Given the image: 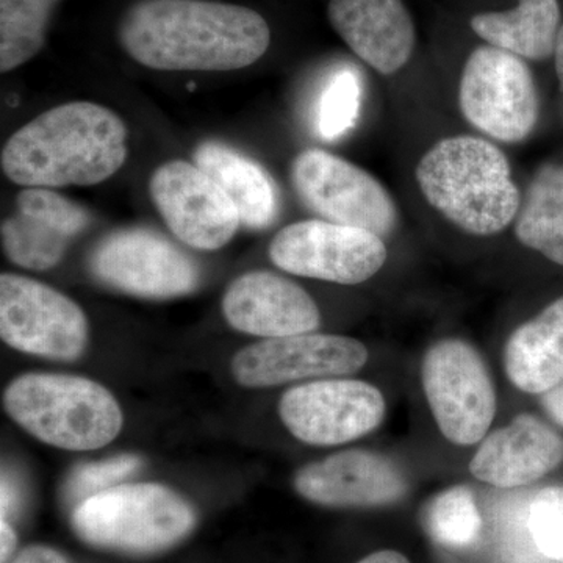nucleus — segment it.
Wrapping results in <instances>:
<instances>
[{"instance_id": "27", "label": "nucleus", "mask_w": 563, "mask_h": 563, "mask_svg": "<svg viewBox=\"0 0 563 563\" xmlns=\"http://www.w3.org/2000/svg\"><path fill=\"white\" fill-rule=\"evenodd\" d=\"M529 532L547 561L563 563V487L543 488L529 503Z\"/></svg>"}, {"instance_id": "32", "label": "nucleus", "mask_w": 563, "mask_h": 563, "mask_svg": "<svg viewBox=\"0 0 563 563\" xmlns=\"http://www.w3.org/2000/svg\"><path fill=\"white\" fill-rule=\"evenodd\" d=\"M542 404L548 415L563 428V380L550 391L543 393Z\"/></svg>"}, {"instance_id": "34", "label": "nucleus", "mask_w": 563, "mask_h": 563, "mask_svg": "<svg viewBox=\"0 0 563 563\" xmlns=\"http://www.w3.org/2000/svg\"><path fill=\"white\" fill-rule=\"evenodd\" d=\"M357 563H410L406 555L398 553V551L383 550L376 553L366 555Z\"/></svg>"}, {"instance_id": "1", "label": "nucleus", "mask_w": 563, "mask_h": 563, "mask_svg": "<svg viewBox=\"0 0 563 563\" xmlns=\"http://www.w3.org/2000/svg\"><path fill=\"white\" fill-rule=\"evenodd\" d=\"M118 40L129 57L158 70H236L272 44L257 11L207 0H139L122 14Z\"/></svg>"}, {"instance_id": "24", "label": "nucleus", "mask_w": 563, "mask_h": 563, "mask_svg": "<svg viewBox=\"0 0 563 563\" xmlns=\"http://www.w3.org/2000/svg\"><path fill=\"white\" fill-rule=\"evenodd\" d=\"M0 232L7 257L33 272H44L57 265L73 239L52 222L21 211L3 221Z\"/></svg>"}, {"instance_id": "11", "label": "nucleus", "mask_w": 563, "mask_h": 563, "mask_svg": "<svg viewBox=\"0 0 563 563\" xmlns=\"http://www.w3.org/2000/svg\"><path fill=\"white\" fill-rule=\"evenodd\" d=\"M92 276L140 298L168 299L198 288L201 272L190 255L147 229L110 233L92 251Z\"/></svg>"}, {"instance_id": "10", "label": "nucleus", "mask_w": 563, "mask_h": 563, "mask_svg": "<svg viewBox=\"0 0 563 563\" xmlns=\"http://www.w3.org/2000/svg\"><path fill=\"white\" fill-rule=\"evenodd\" d=\"M274 265L295 276L357 285L387 262V246L376 233L325 220L285 225L269 244Z\"/></svg>"}, {"instance_id": "33", "label": "nucleus", "mask_w": 563, "mask_h": 563, "mask_svg": "<svg viewBox=\"0 0 563 563\" xmlns=\"http://www.w3.org/2000/svg\"><path fill=\"white\" fill-rule=\"evenodd\" d=\"M14 506H16V490L14 485L11 484L7 474L2 476V490H0V507H2V518L9 520L11 512H13Z\"/></svg>"}, {"instance_id": "4", "label": "nucleus", "mask_w": 563, "mask_h": 563, "mask_svg": "<svg viewBox=\"0 0 563 563\" xmlns=\"http://www.w3.org/2000/svg\"><path fill=\"white\" fill-rule=\"evenodd\" d=\"M3 407L40 442L68 451L107 446L124 421L120 404L103 385L66 374L18 377L3 393Z\"/></svg>"}, {"instance_id": "31", "label": "nucleus", "mask_w": 563, "mask_h": 563, "mask_svg": "<svg viewBox=\"0 0 563 563\" xmlns=\"http://www.w3.org/2000/svg\"><path fill=\"white\" fill-rule=\"evenodd\" d=\"M18 533L9 520L0 521V562L9 563L16 555Z\"/></svg>"}, {"instance_id": "15", "label": "nucleus", "mask_w": 563, "mask_h": 563, "mask_svg": "<svg viewBox=\"0 0 563 563\" xmlns=\"http://www.w3.org/2000/svg\"><path fill=\"white\" fill-rule=\"evenodd\" d=\"M222 313L235 331L279 339L313 332L321 314L298 284L269 272L236 277L222 298Z\"/></svg>"}, {"instance_id": "9", "label": "nucleus", "mask_w": 563, "mask_h": 563, "mask_svg": "<svg viewBox=\"0 0 563 563\" xmlns=\"http://www.w3.org/2000/svg\"><path fill=\"white\" fill-rule=\"evenodd\" d=\"M0 336L25 354L77 361L87 347L88 320L73 299L49 285L2 274Z\"/></svg>"}, {"instance_id": "22", "label": "nucleus", "mask_w": 563, "mask_h": 563, "mask_svg": "<svg viewBox=\"0 0 563 563\" xmlns=\"http://www.w3.org/2000/svg\"><path fill=\"white\" fill-rule=\"evenodd\" d=\"M515 236L563 266V166L544 165L536 173L521 199Z\"/></svg>"}, {"instance_id": "7", "label": "nucleus", "mask_w": 563, "mask_h": 563, "mask_svg": "<svg viewBox=\"0 0 563 563\" xmlns=\"http://www.w3.org/2000/svg\"><path fill=\"white\" fill-rule=\"evenodd\" d=\"M291 184L321 220L365 229L380 239L398 225V207L372 173L322 150H307L291 163Z\"/></svg>"}, {"instance_id": "21", "label": "nucleus", "mask_w": 563, "mask_h": 563, "mask_svg": "<svg viewBox=\"0 0 563 563\" xmlns=\"http://www.w3.org/2000/svg\"><path fill=\"white\" fill-rule=\"evenodd\" d=\"M470 27L488 46L542 62L554 57L561 9L558 0H518L512 10L474 14Z\"/></svg>"}, {"instance_id": "17", "label": "nucleus", "mask_w": 563, "mask_h": 563, "mask_svg": "<svg viewBox=\"0 0 563 563\" xmlns=\"http://www.w3.org/2000/svg\"><path fill=\"white\" fill-rule=\"evenodd\" d=\"M328 18L350 49L384 76L412 58L417 31L402 0H331Z\"/></svg>"}, {"instance_id": "5", "label": "nucleus", "mask_w": 563, "mask_h": 563, "mask_svg": "<svg viewBox=\"0 0 563 563\" xmlns=\"http://www.w3.org/2000/svg\"><path fill=\"white\" fill-rule=\"evenodd\" d=\"M70 525L81 542L117 553H162L187 539L196 512L179 493L154 483L121 484L74 507Z\"/></svg>"}, {"instance_id": "25", "label": "nucleus", "mask_w": 563, "mask_h": 563, "mask_svg": "<svg viewBox=\"0 0 563 563\" xmlns=\"http://www.w3.org/2000/svg\"><path fill=\"white\" fill-rule=\"evenodd\" d=\"M426 528L437 543L462 550L472 547L483 532V517L472 490L453 487L440 493L426 512Z\"/></svg>"}, {"instance_id": "35", "label": "nucleus", "mask_w": 563, "mask_h": 563, "mask_svg": "<svg viewBox=\"0 0 563 563\" xmlns=\"http://www.w3.org/2000/svg\"><path fill=\"white\" fill-rule=\"evenodd\" d=\"M554 65L555 74H558V79L563 87V24L561 25V31H559L558 43H555Z\"/></svg>"}, {"instance_id": "12", "label": "nucleus", "mask_w": 563, "mask_h": 563, "mask_svg": "<svg viewBox=\"0 0 563 563\" xmlns=\"http://www.w3.org/2000/svg\"><path fill=\"white\" fill-rule=\"evenodd\" d=\"M280 420L292 437L313 446H333L361 439L385 418L383 393L372 384L321 379L284 393Z\"/></svg>"}, {"instance_id": "8", "label": "nucleus", "mask_w": 563, "mask_h": 563, "mask_svg": "<svg viewBox=\"0 0 563 563\" xmlns=\"http://www.w3.org/2000/svg\"><path fill=\"white\" fill-rule=\"evenodd\" d=\"M421 377L443 435L461 446L481 442L495 418L496 393L476 347L459 339L433 344L422 361Z\"/></svg>"}, {"instance_id": "20", "label": "nucleus", "mask_w": 563, "mask_h": 563, "mask_svg": "<svg viewBox=\"0 0 563 563\" xmlns=\"http://www.w3.org/2000/svg\"><path fill=\"white\" fill-rule=\"evenodd\" d=\"M507 377L521 391H550L563 380V298L525 322L504 347Z\"/></svg>"}, {"instance_id": "28", "label": "nucleus", "mask_w": 563, "mask_h": 563, "mask_svg": "<svg viewBox=\"0 0 563 563\" xmlns=\"http://www.w3.org/2000/svg\"><path fill=\"white\" fill-rule=\"evenodd\" d=\"M141 466L139 455L121 454L106 461L77 466L65 485L66 501L74 507L92 495L117 487Z\"/></svg>"}, {"instance_id": "3", "label": "nucleus", "mask_w": 563, "mask_h": 563, "mask_svg": "<svg viewBox=\"0 0 563 563\" xmlns=\"http://www.w3.org/2000/svg\"><path fill=\"white\" fill-rule=\"evenodd\" d=\"M415 179L429 206L470 235H496L520 211L509 158L488 140H440L418 162Z\"/></svg>"}, {"instance_id": "18", "label": "nucleus", "mask_w": 563, "mask_h": 563, "mask_svg": "<svg viewBox=\"0 0 563 563\" xmlns=\"http://www.w3.org/2000/svg\"><path fill=\"white\" fill-rule=\"evenodd\" d=\"M562 462V437L539 418L518 415L484 440L470 470L483 483L515 488L542 479Z\"/></svg>"}, {"instance_id": "2", "label": "nucleus", "mask_w": 563, "mask_h": 563, "mask_svg": "<svg viewBox=\"0 0 563 563\" xmlns=\"http://www.w3.org/2000/svg\"><path fill=\"white\" fill-rule=\"evenodd\" d=\"M128 158V128L95 102H69L41 113L2 150V172L29 188L101 184Z\"/></svg>"}, {"instance_id": "19", "label": "nucleus", "mask_w": 563, "mask_h": 563, "mask_svg": "<svg viewBox=\"0 0 563 563\" xmlns=\"http://www.w3.org/2000/svg\"><path fill=\"white\" fill-rule=\"evenodd\" d=\"M192 157L229 196L243 225L262 231L273 224L279 213V195L258 163L218 141H203Z\"/></svg>"}, {"instance_id": "14", "label": "nucleus", "mask_w": 563, "mask_h": 563, "mask_svg": "<svg viewBox=\"0 0 563 563\" xmlns=\"http://www.w3.org/2000/svg\"><path fill=\"white\" fill-rule=\"evenodd\" d=\"M150 191L169 231L195 250H221L242 224L239 210L220 185L191 163L162 165L152 174Z\"/></svg>"}, {"instance_id": "6", "label": "nucleus", "mask_w": 563, "mask_h": 563, "mask_svg": "<svg viewBox=\"0 0 563 563\" xmlns=\"http://www.w3.org/2000/svg\"><path fill=\"white\" fill-rule=\"evenodd\" d=\"M459 107L476 131L507 144L528 139L539 122V92L531 69L523 58L488 44L466 58Z\"/></svg>"}, {"instance_id": "29", "label": "nucleus", "mask_w": 563, "mask_h": 563, "mask_svg": "<svg viewBox=\"0 0 563 563\" xmlns=\"http://www.w3.org/2000/svg\"><path fill=\"white\" fill-rule=\"evenodd\" d=\"M18 211L41 218L76 236L90 225L91 214L79 203L63 198L49 188H25L16 199Z\"/></svg>"}, {"instance_id": "16", "label": "nucleus", "mask_w": 563, "mask_h": 563, "mask_svg": "<svg viewBox=\"0 0 563 563\" xmlns=\"http://www.w3.org/2000/svg\"><path fill=\"white\" fill-rule=\"evenodd\" d=\"M295 488L320 506L379 507L399 501L407 481L385 455L352 450L303 466L296 473Z\"/></svg>"}, {"instance_id": "30", "label": "nucleus", "mask_w": 563, "mask_h": 563, "mask_svg": "<svg viewBox=\"0 0 563 563\" xmlns=\"http://www.w3.org/2000/svg\"><path fill=\"white\" fill-rule=\"evenodd\" d=\"M9 563H70L69 559L47 544H31L16 553Z\"/></svg>"}, {"instance_id": "13", "label": "nucleus", "mask_w": 563, "mask_h": 563, "mask_svg": "<svg viewBox=\"0 0 563 563\" xmlns=\"http://www.w3.org/2000/svg\"><path fill=\"white\" fill-rule=\"evenodd\" d=\"M368 361L365 344L328 333L266 339L250 344L232 358V376L247 388L276 387L314 377L357 373Z\"/></svg>"}, {"instance_id": "23", "label": "nucleus", "mask_w": 563, "mask_h": 563, "mask_svg": "<svg viewBox=\"0 0 563 563\" xmlns=\"http://www.w3.org/2000/svg\"><path fill=\"white\" fill-rule=\"evenodd\" d=\"M58 0H0V70L32 60L46 41Z\"/></svg>"}, {"instance_id": "26", "label": "nucleus", "mask_w": 563, "mask_h": 563, "mask_svg": "<svg viewBox=\"0 0 563 563\" xmlns=\"http://www.w3.org/2000/svg\"><path fill=\"white\" fill-rule=\"evenodd\" d=\"M363 84L354 68L333 73L322 88L314 114V128L324 141L343 139L355 128L361 114Z\"/></svg>"}]
</instances>
